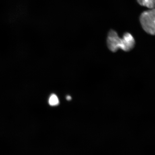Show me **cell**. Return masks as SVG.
Wrapping results in <instances>:
<instances>
[{
    "mask_svg": "<svg viewBox=\"0 0 155 155\" xmlns=\"http://www.w3.org/2000/svg\"><path fill=\"white\" fill-rule=\"evenodd\" d=\"M107 44L110 51L115 53L119 49L123 50L124 46V39L123 38L119 37V35L115 30H111L108 32Z\"/></svg>",
    "mask_w": 155,
    "mask_h": 155,
    "instance_id": "2",
    "label": "cell"
},
{
    "mask_svg": "<svg viewBox=\"0 0 155 155\" xmlns=\"http://www.w3.org/2000/svg\"><path fill=\"white\" fill-rule=\"evenodd\" d=\"M137 3L142 6L150 9L155 8V0H137Z\"/></svg>",
    "mask_w": 155,
    "mask_h": 155,
    "instance_id": "4",
    "label": "cell"
},
{
    "mask_svg": "<svg viewBox=\"0 0 155 155\" xmlns=\"http://www.w3.org/2000/svg\"><path fill=\"white\" fill-rule=\"evenodd\" d=\"M48 103L51 106H57L59 104V100L55 94H53L50 97Z\"/></svg>",
    "mask_w": 155,
    "mask_h": 155,
    "instance_id": "5",
    "label": "cell"
},
{
    "mask_svg": "<svg viewBox=\"0 0 155 155\" xmlns=\"http://www.w3.org/2000/svg\"><path fill=\"white\" fill-rule=\"evenodd\" d=\"M124 39V47L123 50L128 52L132 50L134 47L135 41L132 35L129 32H126L123 36Z\"/></svg>",
    "mask_w": 155,
    "mask_h": 155,
    "instance_id": "3",
    "label": "cell"
},
{
    "mask_svg": "<svg viewBox=\"0 0 155 155\" xmlns=\"http://www.w3.org/2000/svg\"><path fill=\"white\" fill-rule=\"evenodd\" d=\"M67 99L68 100H70L71 99V96H68L67 97Z\"/></svg>",
    "mask_w": 155,
    "mask_h": 155,
    "instance_id": "6",
    "label": "cell"
},
{
    "mask_svg": "<svg viewBox=\"0 0 155 155\" xmlns=\"http://www.w3.org/2000/svg\"><path fill=\"white\" fill-rule=\"evenodd\" d=\"M143 30L147 34L155 35V8L143 12L140 17Z\"/></svg>",
    "mask_w": 155,
    "mask_h": 155,
    "instance_id": "1",
    "label": "cell"
}]
</instances>
